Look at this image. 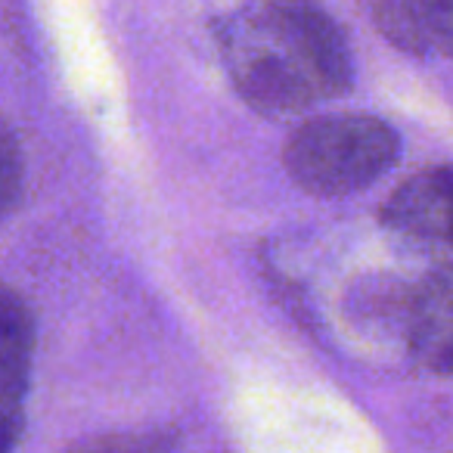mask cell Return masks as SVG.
Returning a JSON list of instances; mask_svg holds the SVG:
<instances>
[{
	"label": "cell",
	"instance_id": "4",
	"mask_svg": "<svg viewBox=\"0 0 453 453\" xmlns=\"http://www.w3.org/2000/svg\"><path fill=\"white\" fill-rule=\"evenodd\" d=\"M35 360V317L26 298L0 280V453H13L26 422Z\"/></svg>",
	"mask_w": 453,
	"mask_h": 453
},
{
	"label": "cell",
	"instance_id": "9",
	"mask_svg": "<svg viewBox=\"0 0 453 453\" xmlns=\"http://www.w3.org/2000/svg\"><path fill=\"white\" fill-rule=\"evenodd\" d=\"M426 47L453 59V0H416Z\"/></svg>",
	"mask_w": 453,
	"mask_h": 453
},
{
	"label": "cell",
	"instance_id": "8",
	"mask_svg": "<svg viewBox=\"0 0 453 453\" xmlns=\"http://www.w3.org/2000/svg\"><path fill=\"white\" fill-rule=\"evenodd\" d=\"M22 180H26V162H22L19 140L0 121V224L19 205Z\"/></svg>",
	"mask_w": 453,
	"mask_h": 453
},
{
	"label": "cell",
	"instance_id": "3",
	"mask_svg": "<svg viewBox=\"0 0 453 453\" xmlns=\"http://www.w3.org/2000/svg\"><path fill=\"white\" fill-rule=\"evenodd\" d=\"M388 234L426 255L434 267H453V168L416 171L385 199L379 211Z\"/></svg>",
	"mask_w": 453,
	"mask_h": 453
},
{
	"label": "cell",
	"instance_id": "7",
	"mask_svg": "<svg viewBox=\"0 0 453 453\" xmlns=\"http://www.w3.org/2000/svg\"><path fill=\"white\" fill-rule=\"evenodd\" d=\"M174 444V434L152 428V432H109L78 441L65 453H168Z\"/></svg>",
	"mask_w": 453,
	"mask_h": 453
},
{
	"label": "cell",
	"instance_id": "2",
	"mask_svg": "<svg viewBox=\"0 0 453 453\" xmlns=\"http://www.w3.org/2000/svg\"><path fill=\"white\" fill-rule=\"evenodd\" d=\"M401 140L376 115H320L296 127L283 150L289 177L311 196H348L366 189L397 162Z\"/></svg>",
	"mask_w": 453,
	"mask_h": 453
},
{
	"label": "cell",
	"instance_id": "6",
	"mask_svg": "<svg viewBox=\"0 0 453 453\" xmlns=\"http://www.w3.org/2000/svg\"><path fill=\"white\" fill-rule=\"evenodd\" d=\"M372 22L376 28L397 47L407 53H426V35H422L419 4L416 0H370Z\"/></svg>",
	"mask_w": 453,
	"mask_h": 453
},
{
	"label": "cell",
	"instance_id": "1",
	"mask_svg": "<svg viewBox=\"0 0 453 453\" xmlns=\"http://www.w3.org/2000/svg\"><path fill=\"white\" fill-rule=\"evenodd\" d=\"M218 41L255 112L296 115L351 88L348 44L317 0H258L230 16Z\"/></svg>",
	"mask_w": 453,
	"mask_h": 453
},
{
	"label": "cell",
	"instance_id": "5",
	"mask_svg": "<svg viewBox=\"0 0 453 453\" xmlns=\"http://www.w3.org/2000/svg\"><path fill=\"white\" fill-rule=\"evenodd\" d=\"M403 333L426 370L453 376V267H434L407 292Z\"/></svg>",
	"mask_w": 453,
	"mask_h": 453
}]
</instances>
